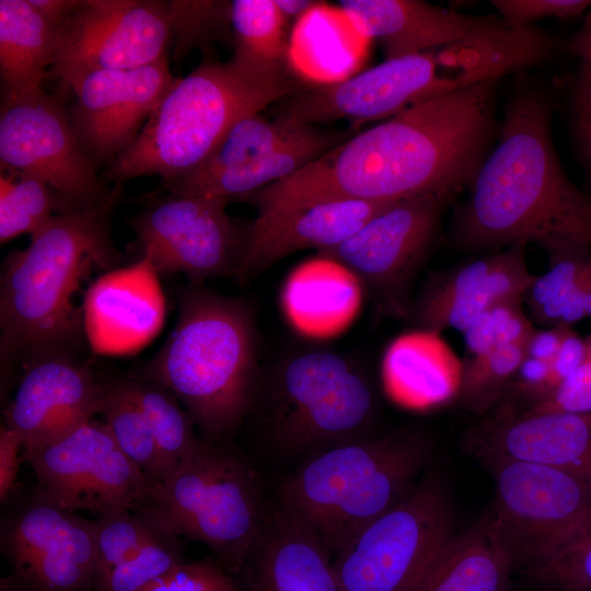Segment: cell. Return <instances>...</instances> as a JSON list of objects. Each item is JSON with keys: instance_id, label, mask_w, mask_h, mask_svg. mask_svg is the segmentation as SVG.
Returning <instances> with one entry per match:
<instances>
[{"instance_id": "obj_1", "label": "cell", "mask_w": 591, "mask_h": 591, "mask_svg": "<svg viewBox=\"0 0 591 591\" xmlns=\"http://www.w3.org/2000/svg\"><path fill=\"white\" fill-rule=\"evenodd\" d=\"M482 81L416 104L244 198L257 209L329 200L453 196L471 185L496 125V88Z\"/></svg>"}, {"instance_id": "obj_2", "label": "cell", "mask_w": 591, "mask_h": 591, "mask_svg": "<svg viewBox=\"0 0 591 591\" xmlns=\"http://www.w3.org/2000/svg\"><path fill=\"white\" fill-rule=\"evenodd\" d=\"M455 224L470 250L534 243L549 262L591 250V198L563 171L541 92L524 89L509 102L497 147L480 165Z\"/></svg>"}, {"instance_id": "obj_3", "label": "cell", "mask_w": 591, "mask_h": 591, "mask_svg": "<svg viewBox=\"0 0 591 591\" xmlns=\"http://www.w3.org/2000/svg\"><path fill=\"white\" fill-rule=\"evenodd\" d=\"M123 184L112 185L100 205L55 216L3 264L0 287L1 398H8L12 369L54 352L74 354L85 338L82 308L74 296L97 269L117 268L120 254L111 234V215Z\"/></svg>"}, {"instance_id": "obj_4", "label": "cell", "mask_w": 591, "mask_h": 591, "mask_svg": "<svg viewBox=\"0 0 591 591\" xmlns=\"http://www.w3.org/2000/svg\"><path fill=\"white\" fill-rule=\"evenodd\" d=\"M257 350L248 302L189 283L175 327L137 374L171 391L201 439L225 442L250 410L262 368Z\"/></svg>"}, {"instance_id": "obj_5", "label": "cell", "mask_w": 591, "mask_h": 591, "mask_svg": "<svg viewBox=\"0 0 591 591\" xmlns=\"http://www.w3.org/2000/svg\"><path fill=\"white\" fill-rule=\"evenodd\" d=\"M378 410L361 366L332 349L303 346L260 368L244 422L260 450L300 464L335 445L373 437Z\"/></svg>"}, {"instance_id": "obj_6", "label": "cell", "mask_w": 591, "mask_h": 591, "mask_svg": "<svg viewBox=\"0 0 591 591\" xmlns=\"http://www.w3.org/2000/svg\"><path fill=\"white\" fill-rule=\"evenodd\" d=\"M430 454L417 427L335 445L285 478L277 507L337 555L412 491Z\"/></svg>"}, {"instance_id": "obj_7", "label": "cell", "mask_w": 591, "mask_h": 591, "mask_svg": "<svg viewBox=\"0 0 591 591\" xmlns=\"http://www.w3.org/2000/svg\"><path fill=\"white\" fill-rule=\"evenodd\" d=\"M302 90V83L259 81L231 60H206L177 79L135 141L102 171L112 185L158 175L167 181L204 161L245 116Z\"/></svg>"}, {"instance_id": "obj_8", "label": "cell", "mask_w": 591, "mask_h": 591, "mask_svg": "<svg viewBox=\"0 0 591 591\" xmlns=\"http://www.w3.org/2000/svg\"><path fill=\"white\" fill-rule=\"evenodd\" d=\"M131 510L154 529L202 543L232 576L267 517L257 473L230 441L199 447Z\"/></svg>"}, {"instance_id": "obj_9", "label": "cell", "mask_w": 591, "mask_h": 591, "mask_svg": "<svg viewBox=\"0 0 591 591\" xmlns=\"http://www.w3.org/2000/svg\"><path fill=\"white\" fill-rule=\"evenodd\" d=\"M455 533L449 490L432 471L335 555L333 569L341 591H414Z\"/></svg>"}, {"instance_id": "obj_10", "label": "cell", "mask_w": 591, "mask_h": 591, "mask_svg": "<svg viewBox=\"0 0 591 591\" xmlns=\"http://www.w3.org/2000/svg\"><path fill=\"white\" fill-rule=\"evenodd\" d=\"M1 506L0 547L11 566L1 591H94L95 520L61 506L38 484H18Z\"/></svg>"}, {"instance_id": "obj_11", "label": "cell", "mask_w": 591, "mask_h": 591, "mask_svg": "<svg viewBox=\"0 0 591 591\" xmlns=\"http://www.w3.org/2000/svg\"><path fill=\"white\" fill-rule=\"evenodd\" d=\"M495 482L487 510L514 572L547 561L591 512V483L565 471L507 457H486Z\"/></svg>"}, {"instance_id": "obj_12", "label": "cell", "mask_w": 591, "mask_h": 591, "mask_svg": "<svg viewBox=\"0 0 591 591\" xmlns=\"http://www.w3.org/2000/svg\"><path fill=\"white\" fill-rule=\"evenodd\" d=\"M53 30L50 73L67 86L95 71L152 65L173 42L170 2L159 0H78Z\"/></svg>"}, {"instance_id": "obj_13", "label": "cell", "mask_w": 591, "mask_h": 591, "mask_svg": "<svg viewBox=\"0 0 591 591\" xmlns=\"http://www.w3.org/2000/svg\"><path fill=\"white\" fill-rule=\"evenodd\" d=\"M448 194L393 202L341 243L318 251L363 287L376 309L394 316L410 311L409 287L434 239Z\"/></svg>"}, {"instance_id": "obj_14", "label": "cell", "mask_w": 591, "mask_h": 591, "mask_svg": "<svg viewBox=\"0 0 591 591\" xmlns=\"http://www.w3.org/2000/svg\"><path fill=\"white\" fill-rule=\"evenodd\" d=\"M230 199L175 196L134 216L130 225L160 274H184L190 285L211 277H236L245 258L250 227L241 228L225 211Z\"/></svg>"}, {"instance_id": "obj_15", "label": "cell", "mask_w": 591, "mask_h": 591, "mask_svg": "<svg viewBox=\"0 0 591 591\" xmlns=\"http://www.w3.org/2000/svg\"><path fill=\"white\" fill-rule=\"evenodd\" d=\"M1 170L45 182L79 208L95 207L112 187L83 150L62 101L45 90L2 101Z\"/></svg>"}, {"instance_id": "obj_16", "label": "cell", "mask_w": 591, "mask_h": 591, "mask_svg": "<svg viewBox=\"0 0 591 591\" xmlns=\"http://www.w3.org/2000/svg\"><path fill=\"white\" fill-rule=\"evenodd\" d=\"M38 484L57 502L96 517L132 509L149 486L141 470L123 452L107 425L90 420L63 438L25 448Z\"/></svg>"}, {"instance_id": "obj_17", "label": "cell", "mask_w": 591, "mask_h": 591, "mask_svg": "<svg viewBox=\"0 0 591 591\" xmlns=\"http://www.w3.org/2000/svg\"><path fill=\"white\" fill-rule=\"evenodd\" d=\"M177 79L167 56L129 70H102L72 82L71 126L96 170L105 167L137 138Z\"/></svg>"}, {"instance_id": "obj_18", "label": "cell", "mask_w": 591, "mask_h": 591, "mask_svg": "<svg viewBox=\"0 0 591 591\" xmlns=\"http://www.w3.org/2000/svg\"><path fill=\"white\" fill-rule=\"evenodd\" d=\"M101 413V375L74 354L37 357L21 369L4 426L23 449L53 443Z\"/></svg>"}, {"instance_id": "obj_19", "label": "cell", "mask_w": 591, "mask_h": 591, "mask_svg": "<svg viewBox=\"0 0 591 591\" xmlns=\"http://www.w3.org/2000/svg\"><path fill=\"white\" fill-rule=\"evenodd\" d=\"M81 308L85 338L94 352L134 354L163 326L165 300L159 273L144 257L112 269L89 287Z\"/></svg>"}, {"instance_id": "obj_20", "label": "cell", "mask_w": 591, "mask_h": 591, "mask_svg": "<svg viewBox=\"0 0 591 591\" xmlns=\"http://www.w3.org/2000/svg\"><path fill=\"white\" fill-rule=\"evenodd\" d=\"M524 243H515L431 277L410 311L421 329L465 332L490 306L522 300L535 277L525 262Z\"/></svg>"}, {"instance_id": "obj_21", "label": "cell", "mask_w": 591, "mask_h": 591, "mask_svg": "<svg viewBox=\"0 0 591 591\" xmlns=\"http://www.w3.org/2000/svg\"><path fill=\"white\" fill-rule=\"evenodd\" d=\"M463 448L478 460L526 461L591 483V414L495 412L465 433Z\"/></svg>"}, {"instance_id": "obj_22", "label": "cell", "mask_w": 591, "mask_h": 591, "mask_svg": "<svg viewBox=\"0 0 591 591\" xmlns=\"http://www.w3.org/2000/svg\"><path fill=\"white\" fill-rule=\"evenodd\" d=\"M393 202L348 199L260 208L236 278L245 282L292 253L337 245Z\"/></svg>"}, {"instance_id": "obj_23", "label": "cell", "mask_w": 591, "mask_h": 591, "mask_svg": "<svg viewBox=\"0 0 591 591\" xmlns=\"http://www.w3.org/2000/svg\"><path fill=\"white\" fill-rule=\"evenodd\" d=\"M233 577L240 591H341L332 554L278 507Z\"/></svg>"}, {"instance_id": "obj_24", "label": "cell", "mask_w": 591, "mask_h": 591, "mask_svg": "<svg viewBox=\"0 0 591 591\" xmlns=\"http://www.w3.org/2000/svg\"><path fill=\"white\" fill-rule=\"evenodd\" d=\"M338 5L360 35L381 43L386 59L448 45L505 23L415 0H341Z\"/></svg>"}, {"instance_id": "obj_25", "label": "cell", "mask_w": 591, "mask_h": 591, "mask_svg": "<svg viewBox=\"0 0 591 591\" xmlns=\"http://www.w3.org/2000/svg\"><path fill=\"white\" fill-rule=\"evenodd\" d=\"M462 362L437 332L419 329L394 339L382 362L386 393L397 404L427 409L457 397Z\"/></svg>"}, {"instance_id": "obj_26", "label": "cell", "mask_w": 591, "mask_h": 591, "mask_svg": "<svg viewBox=\"0 0 591 591\" xmlns=\"http://www.w3.org/2000/svg\"><path fill=\"white\" fill-rule=\"evenodd\" d=\"M513 573L486 511L452 536L414 591H511Z\"/></svg>"}, {"instance_id": "obj_27", "label": "cell", "mask_w": 591, "mask_h": 591, "mask_svg": "<svg viewBox=\"0 0 591 591\" xmlns=\"http://www.w3.org/2000/svg\"><path fill=\"white\" fill-rule=\"evenodd\" d=\"M369 39L360 35L345 13L316 4L301 16L289 47V63L315 85L351 77L362 62Z\"/></svg>"}, {"instance_id": "obj_28", "label": "cell", "mask_w": 591, "mask_h": 591, "mask_svg": "<svg viewBox=\"0 0 591 591\" xmlns=\"http://www.w3.org/2000/svg\"><path fill=\"white\" fill-rule=\"evenodd\" d=\"M53 54L54 30L30 0H0L2 101L44 90Z\"/></svg>"}, {"instance_id": "obj_29", "label": "cell", "mask_w": 591, "mask_h": 591, "mask_svg": "<svg viewBox=\"0 0 591 591\" xmlns=\"http://www.w3.org/2000/svg\"><path fill=\"white\" fill-rule=\"evenodd\" d=\"M312 126L285 117L270 120L259 113L236 121L210 154L192 170L167 181L163 188L182 196L211 177L243 167L258 158L303 136Z\"/></svg>"}, {"instance_id": "obj_30", "label": "cell", "mask_w": 591, "mask_h": 591, "mask_svg": "<svg viewBox=\"0 0 591 591\" xmlns=\"http://www.w3.org/2000/svg\"><path fill=\"white\" fill-rule=\"evenodd\" d=\"M230 23L234 37L231 61L240 70L259 81L293 78L289 74L285 16L275 0L231 1Z\"/></svg>"}, {"instance_id": "obj_31", "label": "cell", "mask_w": 591, "mask_h": 591, "mask_svg": "<svg viewBox=\"0 0 591 591\" xmlns=\"http://www.w3.org/2000/svg\"><path fill=\"white\" fill-rule=\"evenodd\" d=\"M101 414L119 448L141 470L149 489L162 485L165 477L158 444L130 375L101 376Z\"/></svg>"}, {"instance_id": "obj_32", "label": "cell", "mask_w": 591, "mask_h": 591, "mask_svg": "<svg viewBox=\"0 0 591 591\" xmlns=\"http://www.w3.org/2000/svg\"><path fill=\"white\" fill-rule=\"evenodd\" d=\"M158 444L164 482L200 444L195 424L176 396L161 384L130 375Z\"/></svg>"}, {"instance_id": "obj_33", "label": "cell", "mask_w": 591, "mask_h": 591, "mask_svg": "<svg viewBox=\"0 0 591 591\" xmlns=\"http://www.w3.org/2000/svg\"><path fill=\"white\" fill-rule=\"evenodd\" d=\"M61 194L43 181L1 170L0 243L28 233L35 234L60 212L76 209Z\"/></svg>"}, {"instance_id": "obj_34", "label": "cell", "mask_w": 591, "mask_h": 591, "mask_svg": "<svg viewBox=\"0 0 591 591\" xmlns=\"http://www.w3.org/2000/svg\"><path fill=\"white\" fill-rule=\"evenodd\" d=\"M525 358V345L513 344L467 357L462 363L457 397L472 413L484 415L497 406Z\"/></svg>"}, {"instance_id": "obj_35", "label": "cell", "mask_w": 591, "mask_h": 591, "mask_svg": "<svg viewBox=\"0 0 591 591\" xmlns=\"http://www.w3.org/2000/svg\"><path fill=\"white\" fill-rule=\"evenodd\" d=\"M182 563L181 538L155 529L146 544L113 569L95 591H140Z\"/></svg>"}, {"instance_id": "obj_36", "label": "cell", "mask_w": 591, "mask_h": 591, "mask_svg": "<svg viewBox=\"0 0 591 591\" xmlns=\"http://www.w3.org/2000/svg\"><path fill=\"white\" fill-rule=\"evenodd\" d=\"M524 576L551 591H591V512L547 561Z\"/></svg>"}, {"instance_id": "obj_37", "label": "cell", "mask_w": 591, "mask_h": 591, "mask_svg": "<svg viewBox=\"0 0 591 591\" xmlns=\"http://www.w3.org/2000/svg\"><path fill=\"white\" fill-rule=\"evenodd\" d=\"M155 529L131 509L104 513L95 519L96 580L94 591L117 566L130 558Z\"/></svg>"}, {"instance_id": "obj_38", "label": "cell", "mask_w": 591, "mask_h": 591, "mask_svg": "<svg viewBox=\"0 0 591 591\" xmlns=\"http://www.w3.org/2000/svg\"><path fill=\"white\" fill-rule=\"evenodd\" d=\"M534 331L521 300L502 301L484 311L464 332L466 351L471 357L501 346L525 345Z\"/></svg>"}, {"instance_id": "obj_39", "label": "cell", "mask_w": 591, "mask_h": 591, "mask_svg": "<svg viewBox=\"0 0 591 591\" xmlns=\"http://www.w3.org/2000/svg\"><path fill=\"white\" fill-rule=\"evenodd\" d=\"M549 269L536 276L525 298L533 317L560 303L591 269V250L565 254L549 262Z\"/></svg>"}, {"instance_id": "obj_40", "label": "cell", "mask_w": 591, "mask_h": 591, "mask_svg": "<svg viewBox=\"0 0 591 591\" xmlns=\"http://www.w3.org/2000/svg\"><path fill=\"white\" fill-rule=\"evenodd\" d=\"M176 58L230 23V2L169 1Z\"/></svg>"}, {"instance_id": "obj_41", "label": "cell", "mask_w": 591, "mask_h": 591, "mask_svg": "<svg viewBox=\"0 0 591 591\" xmlns=\"http://www.w3.org/2000/svg\"><path fill=\"white\" fill-rule=\"evenodd\" d=\"M140 591H240L234 577L217 559L182 563Z\"/></svg>"}, {"instance_id": "obj_42", "label": "cell", "mask_w": 591, "mask_h": 591, "mask_svg": "<svg viewBox=\"0 0 591 591\" xmlns=\"http://www.w3.org/2000/svg\"><path fill=\"white\" fill-rule=\"evenodd\" d=\"M591 414V360L569 374L544 399L519 414Z\"/></svg>"}, {"instance_id": "obj_43", "label": "cell", "mask_w": 591, "mask_h": 591, "mask_svg": "<svg viewBox=\"0 0 591 591\" xmlns=\"http://www.w3.org/2000/svg\"><path fill=\"white\" fill-rule=\"evenodd\" d=\"M490 3L510 27L524 28L545 18H573L591 5L586 0H496Z\"/></svg>"}, {"instance_id": "obj_44", "label": "cell", "mask_w": 591, "mask_h": 591, "mask_svg": "<svg viewBox=\"0 0 591 591\" xmlns=\"http://www.w3.org/2000/svg\"><path fill=\"white\" fill-rule=\"evenodd\" d=\"M569 50L579 58L575 83V111L591 116V12L568 43Z\"/></svg>"}, {"instance_id": "obj_45", "label": "cell", "mask_w": 591, "mask_h": 591, "mask_svg": "<svg viewBox=\"0 0 591 591\" xmlns=\"http://www.w3.org/2000/svg\"><path fill=\"white\" fill-rule=\"evenodd\" d=\"M587 360L586 338L569 329L556 357L551 362V393Z\"/></svg>"}, {"instance_id": "obj_46", "label": "cell", "mask_w": 591, "mask_h": 591, "mask_svg": "<svg viewBox=\"0 0 591 591\" xmlns=\"http://www.w3.org/2000/svg\"><path fill=\"white\" fill-rule=\"evenodd\" d=\"M20 436L7 426L0 428V502L3 503L16 487L20 465Z\"/></svg>"}, {"instance_id": "obj_47", "label": "cell", "mask_w": 591, "mask_h": 591, "mask_svg": "<svg viewBox=\"0 0 591 591\" xmlns=\"http://www.w3.org/2000/svg\"><path fill=\"white\" fill-rule=\"evenodd\" d=\"M570 327L535 329L525 343V357L552 362Z\"/></svg>"}, {"instance_id": "obj_48", "label": "cell", "mask_w": 591, "mask_h": 591, "mask_svg": "<svg viewBox=\"0 0 591 591\" xmlns=\"http://www.w3.org/2000/svg\"><path fill=\"white\" fill-rule=\"evenodd\" d=\"M30 2L54 28L72 11L78 0H30Z\"/></svg>"}, {"instance_id": "obj_49", "label": "cell", "mask_w": 591, "mask_h": 591, "mask_svg": "<svg viewBox=\"0 0 591 591\" xmlns=\"http://www.w3.org/2000/svg\"><path fill=\"white\" fill-rule=\"evenodd\" d=\"M575 128L582 152L591 169V116L576 112Z\"/></svg>"}, {"instance_id": "obj_50", "label": "cell", "mask_w": 591, "mask_h": 591, "mask_svg": "<svg viewBox=\"0 0 591 591\" xmlns=\"http://www.w3.org/2000/svg\"><path fill=\"white\" fill-rule=\"evenodd\" d=\"M281 14L286 18L303 16L320 2L311 0H275Z\"/></svg>"}, {"instance_id": "obj_51", "label": "cell", "mask_w": 591, "mask_h": 591, "mask_svg": "<svg viewBox=\"0 0 591 591\" xmlns=\"http://www.w3.org/2000/svg\"><path fill=\"white\" fill-rule=\"evenodd\" d=\"M587 348H588V359L591 360V334L586 338Z\"/></svg>"}, {"instance_id": "obj_52", "label": "cell", "mask_w": 591, "mask_h": 591, "mask_svg": "<svg viewBox=\"0 0 591 591\" xmlns=\"http://www.w3.org/2000/svg\"><path fill=\"white\" fill-rule=\"evenodd\" d=\"M535 587V586H534ZM534 591H551L544 588L535 587Z\"/></svg>"}]
</instances>
